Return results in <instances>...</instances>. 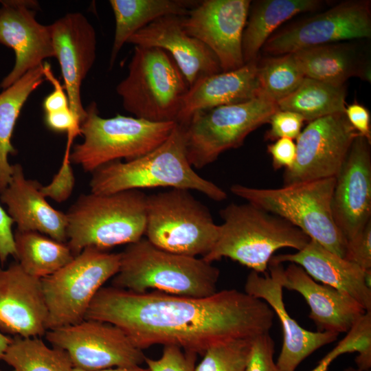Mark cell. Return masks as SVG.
<instances>
[{
	"mask_svg": "<svg viewBox=\"0 0 371 371\" xmlns=\"http://www.w3.org/2000/svg\"><path fill=\"white\" fill-rule=\"evenodd\" d=\"M262 300L226 289L205 297L102 287L85 318L113 324L143 350L161 344L203 355L210 348L269 333L275 317Z\"/></svg>",
	"mask_w": 371,
	"mask_h": 371,
	"instance_id": "6da1fadb",
	"label": "cell"
},
{
	"mask_svg": "<svg viewBox=\"0 0 371 371\" xmlns=\"http://www.w3.org/2000/svg\"><path fill=\"white\" fill-rule=\"evenodd\" d=\"M91 174V192L98 194L170 187L196 190L215 201L227 197L222 188L195 172L188 159L183 126L177 122L169 137L154 150L125 162H109Z\"/></svg>",
	"mask_w": 371,
	"mask_h": 371,
	"instance_id": "7a4b0ae2",
	"label": "cell"
},
{
	"mask_svg": "<svg viewBox=\"0 0 371 371\" xmlns=\"http://www.w3.org/2000/svg\"><path fill=\"white\" fill-rule=\"evenodd\" d=\"M217 240L202 258L212 263L228 258L265 273L273 254L282 248L303 249L311 238L283 218L254 204L230 203L220 211Z\"/></svg>",
	"mask_w": 371,
	"mask_h": 371,
	"instance_id": "3957f363",
	"label": "cell"
},
{
	"mask_svg": "<svg viewBox=\"0 0 371 371\" xmlns=\"http://www.w3.org/2000/svg\"><path fill=\"white\" fill-rule=\"evenodd\" d=\"M220 270L201 258L160 249L146 238L128 244L120 253L113 286L135 293L149 289L190 297L214 294Z\"/></svg>",
	"mask_w": 371,
	"mask_h": 371,
	"instance_id": "277c9868",
	"label": "cell"
},
{
	"mask_svg": "<svg viewBox=\"0 0 371 371\" xmlns=\"http://www.w3.org/2000/svg\"><path fill=\"white\" fill-rule=\"evenodd\" d=\"M146 196L140 190L80 195L66 213L67 241L74 255L88 247L106 250L142 239Z\"/></svg>",
	"mask_w": 371,
	"mask_h": 371,
	"instance_id": "5b68a950",
	"label": "cell"
},
{
	"mask_svg": "<svg viewBox=\"0 0 371 371\" xmlns=\"http://www.w3.org/2000/svg\"><path fill=\"white\" fill-rule=\"evenodd\" d=\"M335 177L256 188L240 184L231 192L248 203L288 221L311 240L344 258L346 240L336 226L331 211Z\"/></svg>",
	"mask_w": 371,
	"mask_h": 371,
	"instance_id": "8992f818",
	"label": "cell"
},
{
	"mask_svg": "<svg viewBox=\"0 0 371 371\" xmlns=\"http://www.w3.org/2000/svg\"><path fill=\"white\" fill-rule=\"evenodd\" d=\"M80 125L81 143L74 146L69 161L85 172L122 159L130 161L154 150L170 135L176 122H155L120 114L100 116L95 102L86 109Z\"/></svg>",
	"mask_w": 371,
	"mask_h": 371,
	"instance_id": "52a82bcc",
	"label": "cell"
},
{
	"mask_svg": "<svg viewBox=\"0 0 371 371\" xmlns=\"http://www.w3.org/2000/svg\"><path fill=\"white\" fill-rule=\"evenodd\" d=\"M188 83L172 57L158 47L135 45L128 74L116 87L123 108L136 117L176 122Z\"/></svg>",
	"mask_w": 371,
	"mask_h": 371,
	"instance_id": "ba28073f",
	"label": "cell"
},
{
	"mask_svg": "<svg viewBox=\"0 0 371 371\" xmlns=\"http://www.w3.org/2000/svg\"><path fill=\"white\" fill-rule=\"evenodd\" d=\"M208 208L189 190L172 188L146 196V239L156 247L175 254L206 256L218 235Z\"/></svg>",
	"mask_w": 371,
	"mask_h": 371,
	"instance_id": "9c48e42d",
	"label": "cell"
},
{
	"mask_svg": "<svg viewBox=\"0 0 371 371\" xmlns=\"http://www.w3.org/2000/svg\"><path fill=\"white\" fill-rule=\"evenodd\" d=\"M278 110L277 102L260 93L244 102L194 114L183 126L190 164L201 169L223 152L240 147L249 133L269 123Z\"/></svg>",
	"mask_w": 371,
	"mask_h": 371,
	"instance_id": "30bf717a",
	"label": "cell"
},
{
	"mask_svg": "<svg viewBox=\"0 0 371 371\" xmlns=\"http://www.w3.org/2000/svg\"><path fill=\"white\" fill-rule=\"evenodd\" d=\"M120 265V253L88 247L60 269L41 279L47 330L83 320L93 297L118 272Z\"/></svg>",
	"mask_w": 371,
	"mask_h": 371,
	"instance_id": "8fae6325",
	"label": "cell"
},
{
	"mask_svg": "<svg viewBox=\"0 0 371 371\" xmlns=\"http://www.w3.org/2000/svg\"><path fill=\"white\" fill-rule=\"evenodd\" d=\"M45 337L52 346L65 350L79 370L141 366L146 357L121 329L102 321L84 319L48 330Z\"/></svg>",
	"mask_w": 371,
	"mask_h": 371,
	"instance_id": "7c38bea8",
	"label": "cell"
},
{
	"mask_svg": "<svg viewBox=\"0 0 371 371\" xmlns=\"http://www.w3.org/2000/svg\"><path fill=\"white\" fill-rule=\"evenodd\" d=\"M370 36V1H345L271 36L262 50L280 56L317 45L368 38Z\"/></svg>",
	"mask_w": 371,
	"mask_h": 371,
	"instance_id": "4fadbf2b",
	"label": "cell"
},
{
	"mask_svg": "<svg viewBox=\"0 0 371 371\" xmlns=\"http://www.w3.org/2000/svg\"><path fill=\"white\" fill-rule=\"evenodd\" d=\"M358 135L345 113L308 122L296 139L295 159L284 170V185L336 178Z\"/></svg>",
	"mask_w": 371,
	"mask_h": 371,
	"instance_id": "5bb4252c",
	"label": "cell"
},
{
	"mask_svg": "<svg viewBox=\"0 0 371 371\" xmlns=\"http://www.w3.org/2000/svg\"><path fill=\"white\" fill-rule=\"evenodd\" d=\"M251 3L249 0L199 1L181 16L185 32L214 53L222 71L245 64L242 38Z\"/></svg>",
	"mask_w": 371,
	"mask_h": 371,
	"instance_id": "9a60e30c",
	"label": "cell"
},
{
	"mask_svg": "<svg viewBox=\"0 0 371 371\" xmlns=\"http://www.w3.org/2000/svg\"><path fill=\"white\" fill-rule=\"evenodd\" d=\"M38 8L36 1H0V43L15 54L13 68L0 83L3 89L41 65L45 58L55 57L49 25L36 19Z\"/></svg>",
	"mask_w": 371,
	"mask_h": 371,
	"instance_id": "2e32d148",
	"label": "cell"
},
{
	"mask_svg": "<svg viewBox=\"0 0 371 371\" xmlns=\"http://www.w3.org/2000/svg\"><path fill=\"white\" fill-rule=\"evenodd\" d=\"M49 27L54 58L60 67L69 106L80 125L87 115L81 86L96 58V33L80 12L67 13Z\"/></svg>",
	"mask_w": 371,
	"mask_h": 371,
	"instance_id": "e0dca14e",
	"label": "cell"
},
{
	"mask_svg": "<svg viewBox=\"0 0 371 371\" xmlns=\"http://www.w3.org/2000/svg\"><path fill=\"white\" fill-rule=\"evenodd\" d=\"M331 211L346 241L371 221L370 143L358 135L336 177Z\"/></svg>",
	"mask_w": 371,
	"mask_h": 371,
	"instance_id": "ac0fdd59",
	"label": "cell"
},
{
	"mask_svg": "<svg viewBox=\"0 0 371 371\" xmlns=\"http://www.w3.org/2000/svg\"><path fill=\"white\" fill-rule=\"evenodd\" d=\"M269 272L282 287L299 293L311 311L308 317L319 332L347 333L366 311L353 298L337 289L319 284L300 266L269 262Z\"/></svg>",
	"mask_w": 371,
	"mask_h": 371,
	"instance_id": "d6986e66",
	"label": "cell"
},
{
	"mask_svg": "<svg viewBox=\"0 0 371 371\" xmlns=\"http://www.w3.org/2000/svg\"><path fill=\"white\" fill-rule=\"evenodd\" d=\"M47 317L41 279L27 274L18 262L0 268V332L40 337L47 331Z\"/></svg>",
	"mask_w": 371,
	"mask_h": 371,
	"instance_id": "ffe728a7",
	"label": "cell"
},
{
	"mask_svg": "<svg viewBox=\"0 0 371 371\" xmlns=\"http://www.w3.org/2000/svg\"><path fill=\"white\" fill-rule=\"evenodd\" d=\"M127 43L166 51L181 71L188 87L202 76L222 71L214 53L185 32L180 16L157 19L135 33Z\"/></svg>",
	"mask_w": 371,
	"mask_h": 371,
	"instance_id": "44dd1931",
	"label": "cell"
},
{
	"mask_svg": "<svg viewBox=\"0 0 371 371\" xmlns=\"http://www.w3.org/2000/svg\"><path fill=\"white\" fill-rule=\"evenodd\" d=\"M251 271L245 284V292L264 300L273 311L282 326L283 343L276 364L280 371H295L306 357L317 349L330 344L338 334L313 332L299 325L288 313L283 300V288L269 273Z\"/></svg>",
	"mask_w": 371,
	"mask_h": 371,
	"instance_id": "7402d4cb",
	"label": "cell"
},
{
	"mask_svg": "<svg viewBox=\"0 0 371 371\" xmlns=\"http://www.w3.org/2000/svg\"><path fill=\"white\" fill-rule=\"evenodd\" d=\"M269 262L296 264L315 281L349 295L365 311H371V270H363L314 240L295 253L273 256Z\"/></svg>",
	"mask_w": 371,
	"mask_h": 371,
	"instance_id": "603a6c76",
	"label": "cell"
},
{
	"mask_svg": "<svg viewBox=\"0 0 371 371\" xmlns=\"http://www.w3.org/2000/svg\"><path fill=\"white\" fill-rule=\"evenodd\" d=\"M42 185L27 179L21 164L12 165L8 186L0 194V201L19 231H33L66 243V213L54 208L41 191Z\"/></svg>",
	"mask_w": 371,
	"mask_h": 371,
	"instance_id": "cb8c5ba5",
	"label": "cell"
},
{
	"mask_svg": "<svg viewBox=\"0 0 371 371\" xmlns=\"http://www.w3.org/2000/svg\"><path fill=\"white\" fill-rule=\"evenodd\" d=\"M258 60L236 69L199 78L188 88L176 122L185 126L195 113L250 100L260 94Z\"/></svg>",
	"mask_w": 371,
	"mask_h": 371,
	"instance_id": "d4e9b609",
	"label": "cell"
},
{
	"mask_svg": "<svg viewBox=\"0 0 371 371\" xmlns=\"http://www.w3.org/2000/svg\"><path fill=\"white\" fill-rule=\"evenodd\" d=\"M303 74L335 86H344L351 77L370 80V67L352 43L314 46L292 53Z\"/></svg>",
	"mask_w": 371,
	"mask_h": 371,
	"instance_id": "484cf974",
	"label": "cell"
},
{
	"mask_svg": "<svg viewBox=\"0 0 371 371\" xmlns=\"http://www.w3.org/2000/svg\"><path fill=\"white\" fill-rule=\"evenodd\" d=\"M318 0H262L250 5L242 38L245 63L257 60L258 54L275 30L302 12L313 11Z\"/></svg>",
	"mask_w": 371,
	"mask_h": 371,
	"instance_id": "4316f807",
	"label": "cell"
},
{
	"mask_svg": "<svg viewBox=\"0 0 371 371\" xmlns=\"http://www.w3.org/2000/svg\"><path fill=\"white\" fill-rule=\"evenodd\" d=\"M199 1L110 0L115 29L110 56V69L124 43L139 30L168 15L186 16Z\"/></svg>",
	"mask_w": 371,
	"mask_h": 371,
	"instance_id": "83f0119b",
	"label": "cell"
},
{
	"mask_svg": "<svg viewBox=\"0 0 371 371\" xmlns=\"http://www.w3.org/2000/svg\"><path fill=\"white\" fill-rule=\"evenodd\" d=\"M45 80L41 65L26 72L0 93V194L8 186L12 175L9 155L17 153L11 142L16 120L29 96Z\"/></svg>",
	"mask_w": 371,
	"mask_h": 371,
	"instance_id": "f1b7e54d",
	"label": "cell"
},
{
	"mask_svg": "<svg viewBox=\"0 0 371 371\" xmlns=\"http://www.w3.org/2000/svg\"><path fill=\"white\" fill-rule=\"evenodd\" d=\"M15 258L29 275L43 279L52 275L74 258L67 243L33 231L14 232Z\"/></svg>",
	"mask_w": 371,
	"mask_h": 371,
	"instance_id": "f546056e",
	"label": "cell"
},
{
	"mask_svg": "<svg viewBox=\"0 0 371 371\" xmlns=\"http://www.w3.org/2000/svg\"><path fill=\"white\" fill-rule=\"evenodd\" d=\"M345 85L335 86L305 77L298 87L277 102L280 110L301 115L308 122L329 115L345 113Z\"/></svg>",
	"mask_w": 371,
	"mask_h": 371,
	"instance_id": "4dcf8cb0",
	"label": "cell"
},
{
	"mask_svg": "<svg viewBox=\"0 0 371 371\" xmlns=\"http://www.w3.org/2000/svg\"><path fill=\"white\" fill-rule=\"evenodd\" d=\"M2 361L14 371H73L68 353L40 337H13Z\"/></svg>",
	"mask_w": 371,
	"mask_h": 371,
	"instance_id": "1f68e13d",
	"label": "cell"
},
{
	"mask_svg": "<svg viewBox=\"0 0 371 371\" xmlns=\"http://www.w3.org/2000/svg\"><path fill=\"white\" fill-rule=\"evenodd\" d=\"M260 93L279 102L293 93L305 78L292 53L258 61Z\"/></svg>",
	"mask_w": 371,
	"mask_h": 371,
	"instance_id": "d6a6232c",
	"label": "cell"
},
{
	"mask_svg": "<svg viewBox=\"0 0 371 371\" xmlns=\"http://www.w3.org/2000/svg\"><path fill=\"white\" fill-rule=\"evenodd\" d=\"M251 339H238L208 348L195 371H246Z\"/></svg>",
	"mask_w": 371,
	"mask_h": 371,
	"instance_id": "836d02e7",
	"label": "cell"
},
{
	"mask_svg": "<svg viewBox=\"0 0 371 371\" xmlns=\"http://www.w3.org/2000/svg\"><path fill=\"white\" fill-rule=\"evenodd\" d=\"M197 355L173 346H164L161 356L158 359L145 357L149 371H195Z\"/></svg>",
	"mask_w": 371,
	"mask_h": 371,
	"instance_id": "e575fe53",
	"label": "cell"
},
{
	"mask_svg": "<svg viewBox=\"0 0 371 371\" xmlns=\"http://www.w3.org/2000/svg\"><path fill=\"white\" fill-rule=\"evenodd\" d=\"M275 343L269 333L251 339L246 371H280L273 359Z\"/></svg>",
	"mask_w": 371,
	"mask_h": 371,
	"instance_id": "d590c367",
	"label": "cell"
},
{
	"mask_svg": "<svg viewBox=\"0 0 371 371\" xmlns=\"http://www.w3.org/2000/svg\"><path fill=\"white\" fill-rule=\"evenodd\" d=\"M304 122V118L299 114L279 109L269 119L270 128L266 132L265 139L272 142L280 138L296 139Z\"/></svg>",
	"mask_w": 371,
	"mask_h": 371,
	"instance_id": "8d00e7d4",
	"label": "cell"
},
{
	"mask_svg": "<svg viewBox=\"0 0 371 371\" xmlns=\"http://www.w3.org/2000/svg\"><path fill=\"white\" fill-rule=\"evenodd\" d=\"M69 157V155L65 153L58 173L48 185L42 186L41 188L45 197L58 203L65 201L70 196L75 184V177Z\"/></svg>",
	"mask_w": 371,
	"mask_h": 371,
	"instance_id": "74e56055",
	"label": "cell"
},
{
	"mask_svg": "<svg viewBox=\"0 0 371 371\" xmlns=\"http://www.w3.org/2000/svg\"><path fill=\"white\" fill-rule=\"evenodd\" d=\"M344 258L365 271L371 270V221L347 241Z\"/></svg>",
	"mask_w": 371,
	"mask_h": 371,
	"instance_id": "f35d334b",
	"label": "cell"
},
{
	"mask_svg": "<svg viewBox=\"0 0 371 371\" xmlns=\"http://www.w3.org/2000/svg\"><path fill=\"white\" fill-rule=\"evenodd\" d=\"M267 152L272 159L274 170L290 168L295 159L296 145L289 138H280L267 146Z\"/></svg>",
	"mask_w": 371,
	"mask_h": 371,
	"instance_id": "ab89813d",
	"label": "cell"
},
{
	"mask_svg": "<svg viewBox=\"0 0 371 371\" xmlns=\"http://www.w3.org/2000/svg\"><path fill=\"white\" fill-rule=\"evenodd\" d=\"M45 123L49 129L58 133L66 132L68 137L74 138L77 135H80V124L70 108L45 113Z\"/></svg>",
	"mask_w": 371,
	"mask_h": 371,
	"instance_id": "60d3db41",
	"label": "cell"
},
{
	"mask_svg": "<svg viewBox=\"0 0 371 371\" xmlns=\"http://www.w3.org/2000/svg\"><path fill=\"white\" fill-rule=\"evenodd\" d=\"M45 79L54 85V90L47 95L43 102L45 113L56 112L69 108L67 93L63 85L54 76L50 66L45 63L43 65Z\"/></svg>",
	"mask_w": 371,
	"mask_h": 371,
	"instance_id": "b9f144b4",
	"label": "cell"
},
{
	"mask_svg": "<svg viewBox=\"0 0 371 371\" xmlns=\"http://www.w3.org/2000/svg\"><path fill=\"white\" fill-rule=\"evenodd\" d=\"M345 115L359 135L371 143L370 114L368 109L355 102L346 106Z\"/></svg>",
	"mask_w": 371,
	"mask_h": 371,
	"instance_id": "7bdbcfd3",
	"label": "cell"
},
{
	"mask_svg": "<svg viewBox=\"0 0 371 371\" xmlns=\"http://www.w3.org/2000/svg\"><path fill=\"white\" fill-rule=\"evenodd\" d=\"M13 221L0 204V262L3 265L10 256L15 257Z\"/></svg>",
	"mask_w": 371,
	"mask_h": 371,
	"instance_id": "ee69618b",
	"label": "cell"
},
{
	"mask_svg": "<svg viewBox=\"0 0 371 371\" xmlns=\"http://www.w3.org/2000/svg\"><path fill=\"white\" fill-rule=\"evenodd\" d=\"M348 353L346 345L340 341L337 346L328 352L311 371H327L332 362L339 356Z\"/></svg>",
	"mask_w": 371,
	"mask_h": 371,
	"instance_id": "f6af8a7d",
	"label": "cell"
},
{
	"mask_svg": "<svg viewBox=\"0 0 371 371\" xmlns=\"http://www.w3.org/2000/svg\"><path fill=\"white\" fill-rule=\"evenodd\" d=\"M73 371H86L74 368ZM94 371H149L148 368H143L141 366H131V367H115L111 368H106L102 370H94Z\"/></svg>",
	"mask_w": 371,
	"mask_h": 371,
	"instance_id": "bcb514c9",
	"label": "cell"
},
{
	"mask_svg": "<svg viewBox=\"0 0 371 371\" xmlns=\"http://www.w3.org/2000/svg\"><path fill=\"white\" fill-rule=\"evenodd\" d=\"M12 337L0 332V361H2L4 353L10 344Z\"/></svg>",
	"mask_w": 371,
	"mask_h": 371,
	"instance_id": "7dc6e473",
	"label": "cell"
},
{
	"mask_svg": "<svg viewBox=\"0 0 371 371\" xmlns=\"http://www.w3.org/2000/svg\"><path fill=\"white\" fill-rule=\"evenodd\" d=\"M344 371H362V370L358 369L357 368L348 367L346 368Z\"/></svg>",
	"mask_w": 371,
	"mask_h": 371,
	"instance_id": "c3c4849f",
	"label": "cell"
},
{
	"mask_svg": "<svg viewBox=\"0 0 371 371\" xmlns=\"http://www.w3.org/2000/svg\"><path fill=\"white\" fill-rule=\"evenodd\" d=\"M0 371H3V370H0Z\"/></svg>",
	"mask_w": 371,
	"mask_h": 371,
	"instance_id": "681fc988",
	"label": "cell"
},
{
	"mask_svg": "<svg viewBox=\"0 0 371 371\" xmlns=\"http://www.w3.org/2000/svg\"><path fill=\"white\" fill-rule=\"evenodd\" d=\"M12 371H14V370H12Z\"/></svg>",
	"mask_w": 371,
	"mask_h": 371,
	"instance_id": "f907efd6",
	"label": "cell"
}]
</instances>
